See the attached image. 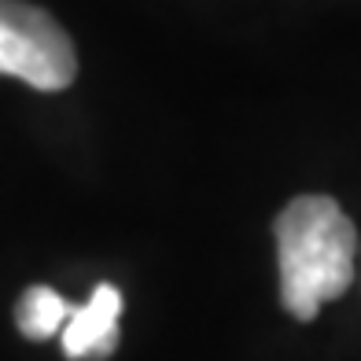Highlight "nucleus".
<instances>
[{"instance_id":"obj_1","label":"nucleus","mask_w":361,"mask_h":361,"mask_svg":"<svg viewBox=\"0 0 361 361\" xmlns=\"http://www.w3.org/2000/svg\"><path fill=\"white\" fill-rule=\"evenodd\" d=\"M281 302L295 321H314L324 302L354 284L357 228L332 195H295L273 221Z\"/></svg>"},{"instance_id":"obj_2","label":"nucleus","mask_w":361,"mask_h":361,"mask_svg":"<svg viewBox=\"0 0 361 361\" xmlns=\"http://www.w3.org/2000/svg\"><path fill=\"white\" fill-rule=\"evenodd\" d=\"M0 74L41 92L67 89L78 74V52L52 15L26 0H0Z\"/></svg>"},{"instance_id":"obj_3","label":"nucleus","mask_w":361,"mask_h":361,"mask_svg":"<svg viewBox=\"0 0 361 361\" xmlns=\"http://www.w3.org/2000/svg\"><path fill=\"white\" fill-rule=\"evenodd\" d=\"M118 317L122 291L114 284H96L85 306H74L71 321L63 324V354L71 361H104L118 350Z\"/></svg>"},{"instance_id":"obj_4","label":"nucleus","mask_w":361,"mask_h":361,"mask_svg":"<svg viewBox=\"0 0 361 361\" xmlns=\"http://www.w3.org/2000/svg\"><path fill=\"white\" fill-rule=\"evenodd\" d=\"M74 314V302H67L59 291H52L48 284H34L23 291L19 306H15V324H19V332L26 339H48L63 332V324L71 321Z\"/></svg>"}]
</instances>
